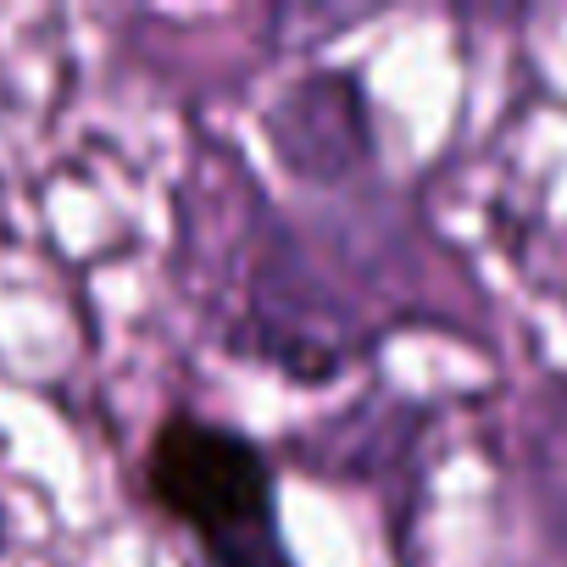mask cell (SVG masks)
I'll return each mask as SVG.
<instances>
[{"instance_id":"obj_1","label":"cell","mask_w":567,"mask_h":567,"mask_svg":"<svg viewBox=\"0 0 567 567\" xmlns=\"http://www.w3.org/2000/svg\"><path fill=\"white\" fill-rule=\"evenodd\" d=\"M145 478L162 512L200 539L212 567H290L272 473L245 434L178 412L156 429Z\"/></svg>"},{"instance_id":"obj_2","label":"cell","mask_w":567,"mask_h":567,"mask_svg":"<svg viewBox=\"0 0 567 567\" xmlns=\"http://www.w3.org/2000/svg\"><path fill=\"white\" fill-rule=\"evenodd\" d=\"M267 134H272V151L284 156V167H296L312 184H340L373 151L368 101H362L357 79H346V73H312V79L290 84V95L267 112Z\"/></svg>"},{"instance_id":"obj_3","label":"cell","mask_w":567,"mask_h":567,"mask_svg":"<svg viewBox=\"0 0 567 567\" xmlns=\"http://www.w3.org/2000/svg\"><path fill=\"white\" fill-rule=\"evenodd\" d=\"M528 467H534L539 501H545L550 517L567 528V395L539 412L534 440H528Z\"/></svg>"}]
</instances>
